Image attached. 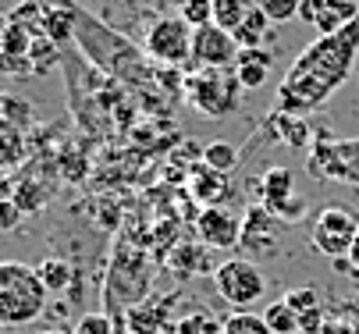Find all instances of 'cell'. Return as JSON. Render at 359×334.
<instances>
[{
    "label": "cell",
    "mask_w": 359,
    "mask_h": 334,
    "mask_svg": "<svg viewBox=\"0 0 359 334\" xmlns=\"http://www.w3.org/2000/svg\"><path fill=\"white\" fill-rule=\"evenodd\" d=\"M271 68H274V50H271V46H242L231 71H235L242 89H260L267 82Z\"/></svg>",
    "instance_id": "obj_17"
},
{
    "label": "cell",
    "mask_w": 359,
    "mask_h": 334,
    "mask_svg": "<svg viewBox=\"0 0 359 334\" xmlns=\"http://www.w3.org/2000/svg\"><path fill=\"white\" fill-rule=\"evenodd\" d=\"M348 263H352V274L359 277V231H355V242H352V249H348Z\"/></svg>",
    "instance_id": "obj_35"
},
{
    "label": "cell",
    "mask_w": 359,
    "mask_h": 334,
    "mask_svg": "<svg viewBox=\"0 0 359 334\" xmlns=\"http://www.w3.org/2000/svg\"><path fill=\"white\" fill-rule=\"evenodd\" d=\"M142 54L161 68H189L192 64V25L182 15L153 18L142 36Z\"/></svg>",
    "instance_id": "obj_7"
},
{
    "label": "cell",
    "mask_w": 359,
    "mask_h": 334,
    "mask_svg": "<svg viewBox=\"0 0 359 334\" xmlns=\"http://www.w3.org/2000/svg\"><path fill=\"white\" fill-rule=\"evenodd\" d=\"M39 334H75V327H50V330H39Z\"/></svg>",
    "instance_id": "obj_37"
},
{
    "label": "cell",
    "mask_w": 359,
    "mask_h": 334,
    "mask_svg": "<svg viewBox=\"0 0 359 334\" xmlns=\"http://www.w3.org/2000/svg\"><path fill=\"white\" fill-rule=\"evenodd\" d=\"M171 334H224V320H217L207 309H192L171 323Z\"/></svg>",
    "instance_id": "obj_23"
},
{
    "label": "cell",
    "mask_w": 359,
    "mask_h": 334,
    "mask_svg": "<svg viewBox=\"0 0 359 334\" xmlns=\"http://www.w3.org/2000/svg\"><path fill=\"white\" fill-rule=\"evenodd\" d=\"M238 43L221 25H199L192 29V68H235Z\"/></svg>",
    "instance_id": "obj_12"
},
{
    "label": "cell",
    "mask_w": 359,
    "mask_h": 334,
    "mask_svg": "<svg viewBox=\"0 0 359 334\" xmlns=\"http://www.w3.org/2000/svg\"><path fill=\"white\" fill-rule=\"evenodd\" d=\"M271 25H274V22H271L260 8H252L249 18L231 32L235 43H238V50H242V46H264V43H271Z\"/></svg>",
    "instance_id": "obj_21"
},
{
    "label": "cell",
    "mask_w": 359,
    "mask_h": 334,
    "mask_svg": "<svg viewBox=\"0 0 359 334\" xmlns=\"http://www.w3.org/2000/svg\"><path fill=\"white\" fill-rule=\"evenodd\" d=\"M214 288L231 309H249L264 299L267 277H264L260 263H252L245 256H231L214 267Z\"/></svg>",
    "instance_id": "obj_8"
},
{
    "label": "cell",
    "mask_w": 359,
    "mask_h": 334,
    "mask_svg": "<svg viewBox=\"0 0 359 334\" xmlns=\"http://www.w3.org/2000/svg\"><path fill=\"white\" fill-rule=\"evenodd\" d=\"M256 196H260V207L281 224H299L310 214V203L295 193V178L288 167H267L264 178L256 181Z\"/></svg>",
    "instance_id": "obj_9"
},
{
    "label": "cell",
    "mask_w": 359,
    "mask_h": 334,
    "mask_svg": "<svg viewBox=\"0 0 359 334\" xmlns=\"http://www.w3.org/2000/svg\"><path fill=\"white\" fill-rule=\"evenodd\" d=\"M203 164L228 174L235 164H238V150L231 146V142H210V146H203Z\"/></svg>",
    "instance_id": "obj_28"
},
{
    "label": "cell",
    "mask_w": 359,
    "mask_h": 334,
    "mask_svg": "<svg viewBox=\"0 0 359 334\" xmlns=\"http://www.w3.org/2000/svg\"><path fill=\"white\" fill-rule=\"evenodd\" d=\"M355 231H359V221L348 207H320L317 221H313L310 246L327 260H345L355 242Z\"/></svg>",
    "instance_id": "obj_10"
},
{
    "label": "cell",
    "mask_w": 359,
    "mask_h": 334,
    "mask_svg": "<svg viewBox=\"0 0 359 334\" xmlns=\"http://www.w3.org/2000/svg\"><path fill=\"white\" fill-rule=\"evenodd\" d=\"M75 39L82 43V50H86L100 68L111 71V75H118V78H125V82H149V78H157V71L146 68L142 54L135 50L125 36H118V32L107 29L104 22L89 18L86 11H79V18H75Z\"/></svg>",
    "instance_id": "obj_2"
},
{
    "label": "cell",
    "mask_w": 359,
    "mask_h": 334,
    "mask_svg": "<svg viewBox=\"0 0 359 334\" xmlns=\"http://www.w3.org/2000/svg\"><path fill=\"white\" fill-rule=\"evenodd\" d=\"M185 100L207 118H228L231 111H238L242 100V85L235 78L231 68H192L185 75Z\"/></svg>",
    "instance_id": "obj_6"
},
{
    "label": "cell",
    "mask_w": 359,
    "mask_h": 334,
    "mask_svg": "<svg viewBox=\"0 0 359 334\" xmlns=\"http://www.w3.org/2000/svg\"><path fill=\"white\" fill-rule=\"evenodd\" d=\"M281 299L299 316V334H320L324 330L327 316H324V306H320V292L317 288H288Z\"/></svg>",
    "instance_id": "obj_16"
},
{
    "label": "cell",
    "mask_w": 359,
    "mask_h": 334,
    "mask_svg": "<svg viewBox=\"0 0 359 334\" xmlns=\"http://www.w3.org/2000/svg\"><path fill=\"white\" fill-rule=\"evenodd\" d=\"M50 292L43 288L39 270L18 260L0 263V327H29L46 313Z\"/></svg>",
    "instance_id": "obj_3"
},
{
    "label": "cell",
    "mask_w": 359,
    "mask_h": 334,
    "mask_svg": "<svg viewBox=\"0 0 359 334\" xmlns=\"http://www.w3.org/2000/svg\"><path fill=\"white\" fill-rule=\"evenodd\" d=\"M189 188H192V196L203 203V207H221L228 200V185H224V174L214 171V167H196L189 174Z\"/></svg>",
    "instance_id": "obj_18"
},
{
    "label": "cell",
    "mask_w": 359,
    "mask_h": 334,
    "mask_svg": "<svg viewBox=\"0 0 359 334\" xmlns=\"http://www.w3.org/2000/svg\"><path fill=\"white\" fill-rule=\"evenodd\" d=\"M39 281H43V288L46 292H68L72 288V281H75V270H72V263H65V260H43L39 267Z\"/></svg>",
    "instance_id": "obj_24"
},
{
    "label": "cell",
    "mask_w": 359,
    "mask_h": 334,
    "mask_svg": "<svg viewBox=\"0 0 359 334\" xmlns=\"http://www.w3.org/2000/svg\"><path fill=\"white\" fill-rule=\"evenodd\" d=\"M271 125H278V135L288 142V146H295V150H310V142H313V135H317L302 118H295V114H281V111L271 114Z\"/></svg>",
    "instance_id": "obj_20"
},
{
    "label": "cell",
    "mask_w": 359,
    "mask_h": 334,
    "mask_svg": "<svg viewBox=\"0 0 359 334\" xmlns=\"http://www.w3.org/2000/svg\"><path fill=\"white\" fill-rule=\"evenodd\" d=\"M178 15H182L192 29L210 25V22H214V0H182V4H178Z\"/></svg>",
    "instance_id": "obj_30"
},
{
    "label": "cell",
    "mask_w": 359,
    "mask_h": 334,
    "mask_svg": "<svg viewBox=\"0 0 359 334\" xmlns=\"http://www.w3.org/2000/svg\"><path fill=\"white\" fill-rule=\"evenodd\" d=\"M29 61H32V75H46L50 68H54L61 61V46L50 39V36H36L32 46H29Z\"/></svg>",
    "instance_id": "obj_26"
},
{
    "label": "cell",
    "mask_w": 359,
    "mask_h": 334,
    "mask_svg": "<svg viewBox=\"0 0 359 334\" xmlns=\"http://www.w3.org/2000/svg\"><path fill=\"white\" fill-rule=\"evenodd\" d=\"M341 313H345V316H352V320H359V295H352V299L341 306Z\"/></svg>",
    "instance_id": "obj_36"
},
{
    "label": "cell",
    "mask_w": 359,
    "mask_h": 334,
    "mask_svg": "<svg viewBox=\"0 0 359 334\" xmlns=\"http://www.w3.org/2000/svg\"><path fill=\"white\" fill-rule=\"evenodd\" d=\"M224 334H274L267 327V320L260 313H249V309H235L224 316Z\"/></svg>",
    "instance_id": "obj_27"
},
{
    "label": "cell",
    "mask_w": 359,
    "mask_h": 334,
    "mask_svg": "<svg viewBox=\"0 0 359 334\" xmlns=\"http://www.w3.org/2000/svg\"><path fill=\"white\" fill-rule=\"evenodd\" d=\"M256 8H260L274 25H281V22H288V18H299L302 0H256Z\"/></svg>",
    "instance_id": "obj_31"
},
{
    "label": "cell",
    "mask_w": 359,
    "mask_h": 334,
    "mask_svg": "<svg viewBox=\"0 0 359 334\" xmlns=\"http://www.w3.org/2000/svg\"><path fill=\"white\" fill-rule=\"evenodd\" d=\"M306 171L317 181L359 188V139H338L331 132H317L310 150H306Z\"/></svg>",
    "instance_id": "obj_5"
},
{
    "label": "cell",
    "mask_w": 359,
    "mask_h": 334,
    "mask_svg": "<svg viewBox=\"0 0 359 334\" xmlns=\"http://www.w3.org/2000/svg\"><path fill=\"white\" fill-rule=\"evenodd\" d=\"M199 242L207 249H238L242 238V217L224 210V207H203L196 217Z\"/></svg>",
    "instance_id": "obj_14"
},
{
    "label": "cell",
    "mask_w": 359,
    "mask_h": 334,
    "mask_svg": "<svg viewBox=\"0 0 359 334\" xmlns=\"http://www.w3.org/2000/svg\"><path fill=\"white\" fill-rule=\"evenodd\" d=\"M264 320H267V327H271L274 334H299V316L285 306V299L271 302V306L264 309Z\"/></svg>",
    "instance_id": "obj_29"
},
{
    "label": "cell",
    "mask_w": 359,
    "mask_h": 334,
    "mask_svg": "<svg viewBox=\"0 0 359 334\" xmlns=\"http://www.w3.org/2000/svg\"><path fill=\"white\" fill-rule=\"evenodd\" d=\"M252 8H256V0H214V25L235 32L249 18Z\"/></svg>",
    "instance_id": "obj_25"
},
{
    "label": "cell",
    "mask_w": 359,
    "mask_h": 334,
    "mask_svg": "<svg viewBox=\"0 0 359 334\" xmlns=\"http://www.w3.org/2000/svg\"><path fill=\"white\" fill-rule=\"evenodd\" d=\"M178 4H182V0H178Z\"/></svg>",
    "instance_id": "obj_38"
},
{
    "label": "cell",
    "mask_w": 359,
    "mask_h": 334,
    "mask_svg": "<svg viewBox=\"0 0 359 334\" xmlns=\"http://www.w3.org/2000/svg\"><path fill=\"white\" fill-rule=\"evenodd\" d=\"M175 295H149L146 302H139L135 309L125 313V327L128 334H164L171 330V323L178 320L175 316Z\"/></svg>",
    "instance_id": "obj_15"
},
{
    "label": "cell",
    "mask_w": 359,
    "mask_h": 334,
    "mask_svg": "<svg viewBox=\"0 0 359 334\" xmlns=\"http://www.w3.org/2000/svg\"><path fill=\"white\" fill-rule=\"evenodd\" d=\"M25 210L15 203V200H0V231H15L22 224Z\"/></svg>",
    "instance_id": "obj_33"
},
{
    "label": "cell",
    "mask_w": 359,
    "mask_h": 334,
    "mask_svg": "<svg viewBox=\"0 0 359 334\" xmlns=\"http://www.w3.org/2000/svg\"><path fill=\"white\" fill-rule=\"evenodd\" d=\"M25 160V135L15 121L0 118V167H15Z\"/></svg>",
    "instance_id": "obj_22"
},
{
    "label": "cell",
    "mask_w": 359,
    "mask_h": 334,
    "mask_svg": "<svg viewBox=\"0 0 359 334\" xmlns=\"http://www.w3.org/2000/svg\"><path fill=\"white\" fill-rule=\"evenodd\" d=\"M355 57H359V18L334 36H317L285 71L278 85V111L295 118L320 111L348 82Z\"/></svg>",
    "instance_id": "obj_1"
},
{
    "label": "cell",
    "mask_w": 359,
    "mask_h": 334,
    "mask_svg": "<svg viewBox=\"0 0 359 334\" xmlns=\"http://www.w3.org/2000/svg\"><path fill=\"white\" fill-rule=\"evenodd\" d=\"M299 18L313 25L317 36H334L359 18V0H302Z\"/></svg>",
    "instance_id": "obj_13"
},
{
    "label": "cell",
    "mask_w": 359,
    "mask_h": 334,
    "mask_svg": "<svg viewBox=\"0 0 359 334\" xmlns=\"http://www.w3.org/2000/svg\"><path fill=\"white\" fill-rule=\"evenodd\" d=\"M320 334H359V320H352V316H345V313H341V316L327 320Z\"/></svg>",
    "instance_id": "obj_34"
},
{
    "label": "cell",
    "mask_w": 359,
    "mask_h": 334,
    "mask_svg": "<svg viewBox=\"0 0 359 334\" xmlns=\"http://www.w3.org/2000/svg\"><path fill=\"white\" fill-rule=\"evenodd\" d=\"M75 334H114V316L111 313H86L75 320Z\"/></svg>",
    "instance_id": "obj_32"
},
{
    "label": "cell",
    "mask_w": 359,
    "mask_h": 334,
    "mask_svg": "<svg viewBox=\"0 0 359 334\" xmlns=\"http://www.w3.org/2000/svg\"><path fill=\"white\" fill-rule=\"evenodd\" d=\"M278 217H271L260 203L256 207H249L245 214H242V238H238V249L245 253V260H271L278 249H281V242H278Z\"/></svg>",
    "instance_id": "obj_11"
},
{
    "label": "cell",
    "mask_w": 359,
    "mask_h": 334,
    "mask_svg": "<svg viewBox=\"0 0 359 334\" xmlns=\"http://www.w3.org/2000/svg\"><path fill=\"white\" fill-rule=\"evenodd\" d=\"M75 18L79 8H46L43 11V36H50L57 46L75 39Z\"/></svg>",
    "instance_id": "obj_19"
},
{
    "label": "cell",
    "mask_w": 359,
    "mask_h": 334,
    "mask_svg": "<svg viewBox=\"0 0 359 334\" xmlns=\"http://www.w3.org/2000/svg\"><path fill=\"white\" fill-rule=\"evenodd\" d=\"M153 288V263L146 260V253L132 249V246H118L114 249V263L107 270V309L111 316H125L128 309H135L139 302L149 299Z\"/></svg>",
    "instance_id": "obj_4"
}]
</instances>
